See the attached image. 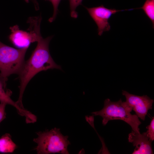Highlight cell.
Instances as JSON below:
<instances>
[{"mask_svg":"<svg viewBox=\"0 0 154 154\" xmlns=\"http://www.w3.org/2000/svg\"><path fill=\"white\" fill-rule=\"evenodd\" d=\"M52 3L54 9L53 13L52 16L50 18L48 21L52 22L55 19L58 11V7L61 0H49Z\"/></svg>","mask_w":154,"mask_h":154,"instance_id":"13","label":"cell"},{"mask_svg":"<svg viewBox=\"0 0 154 154\" xmlns=\"http://www.w3.org/2000/svg\"><path fill=\"white\" fill-rule=\"evenodd\" d=\"M17 146L11 139L10 135L6 133L0 137V152L12 153L17 148Z\"/></svg>","mask_w":154,"mask_h":154,"instance_id":"10","label":"cell"},{"mask_svg":"<svg viewBox=\"0 0 154 154\" xmlns=\"http://www.w3.org/2000/svg\"><path fill=\"white\" fill-rule=\"evenodd\" d=\"M128 141L135 146L133 154H152L153 151L151 146L152 141L149 139L146 132L137 133L133 130L128 135Z\"/></svg>","mask_w":154,"mask_h":154,"instance_id":"8","label":"cell"},{"mask_svg":"<svg viewBox=\"0 0 154 154\" xmlns=\"http://www.w3.org/2000/svg\"><path fill=\"white\" fill-rule=\"evenodd\" d=\"M82 0H69L70 14L71 17L76 18L78 17V14L76 11V8L80 5Z\"/></svg>","mask_w":154,"mask_h":154,"instance_id":"12","label":"cell"},{"mask_svg":"<svg viewBox=\"0 0 154 154\" xmlns=\"http://www.w3.org/2000/svg\"><path fill=\"white\" fill-rule=\"evenodd\" d=\"M135 9H141L143 10L151 21L154 28V0H146L142 7Z\"/></svg>","mask_w":154,"mask_h":154,"instance_id":"11","label":"cell"},{"mask_svg":"<svg viewBox=\"0 0 154 154\" xmlns=\"http://www.w3.org/2000/svg\"><path fill=\"white\" fill-rule=\"evenodd\" d=\"M28 48L16 49L0 41V80L6 86L8 78L13 74H19L25 63Z\"/></svg>","mask_w":154,"mask_h":154,"instance_id":"4","label":"cell"},{"mask_svg":"<svg viewBox=\"0 0 154 154\" xmlns=\"http://www.w3.org/2000/svg\"><path fill=\"white\" fill-rule=\"evenodd\" d=\"M147 130L146 133L150 140L152 142L154 140V118L151 120L150 124L146 127Z\"/></svg>","mask_w":154,"mask_h":154,"instance_id":"14","label":"cell"},{"mask_svg":"<svg viewBox=\"0 0 154 154\" xmlns=\"http://www.w3.org/2000/svg\"><path fill=\"white\" fill-rule=\"evenodd\" d=\"M11 91L6 89V86L0 80V102L7 104L11 105L16 109L18 114L20 116L24 117L26 122L30 123L35 119V116L25 108L20 107L17 103L11 99Z\"/></svg>","mask_w":154,"mask_h":154,"instance_id":"9","label":"cell"},{"mask_svg":"<svg viewBox=\"0 0 154 154\" xmlns=\"http://www.w3.org/2000/svg\"><path fill=\"white\" fill-rule=\"evenodd\" d=\"M52 36L43 38L40 32L38 34L37 46L29 58L25 62L19 73V93L16 102L21 108H24L22 98L25 88L29 81L37 74L50 69L61 70V66L54 61L50 54L49 45Z\"/></svg>","mask_w":154,"mask_h":154,"instance_id":"1","label":"cell"},{"mask_svg":"<svg viewBox=\"0 0 154 154\" xmlns=\"http://www.w3.org/2000/svg\"><path fill=\"white\" fill-rule=\"evenodd\" d=\"M33 141L37 144L34 149L38 154L60 153L68 154V147L70 144L68 136H64L60 129L54 127L49 130L36 133Z\"/></svg>","mask_w":154,"mask_h":154,"instance_id":"3","label":"cell"},{"mask_svg":"<svg viewBox=\"0 0 154 154\" xmlns=\"http://www.w3.org/2000/svg\"><path fill=\"white\" fill-rule=\"evenodd\" d=\"M122 94L125 97L124 103L129 110H133L138 118L144 120L148 110L152 109L154 100L147 95H135L124 90Z\"/></svg>","mask_w":154,"mask_h":154,"instance_id":"5","label":"cell"},{"mask_svg":"<svg viewBox=\"0 0 154 154\" xmlns=\"http://www.w3.org/2000/svg\"><path fill=\"white\" fill-rule=\"evenodd\" d=\"M7 104L5 103L0 102V123L6 117L5 107Z\"/></svg>","mask_w":154,"mask_h":154,"instance_id":"15","label":"cell"},{"mask_svg":"<svg viewBox=\"0 0 154 154\" xmlns=\"http://www.w3.org/2000/svg\"><path fill=\"white\" fill-rule=\"evenodd\" d=\"M11 33L9 36L10 42L15 47L19 48H28L31 43L37 42L38 34L36 31L30 29L27 32L20 29L16 25L11 27Z\"/></svg>","mask_w":154,"mask_h":154,"instance_id":"7","label":"cell"},{"mask_svg":"<svg viewBox=\"0 0 154 154\" xmlns=\"http://www.w3.org/2000/svg\"><path fill=\"white\" fill-rule=\"evenodd\" d=\"M130 112L124 102H122L121 99L117 101L113 102L107 98L104 101V107L102 110L93 112L92 114L93 116L102 117L104 125L111 120H121L129 125L133 131L140 133L139 127L141 123L136 114L132 115Z\"/></svg>","mask_w":154,"mask_h":154,"instance_id":"2","label":"cell"},{"mask_svg":"<svg viewBox=\"0 0 154 154\" xmlns=\"http://www.w3.org/2000/svg\"><path fill=\"white\" fill-rule=\"evenodd\" d=\"M86 8L97 25L99 36H101L104 32L110 30L111 26L108 20L113 15L120 11L131 10V9L118 10L109 9L103 5L91 8L86 7Z\"/></svg>","mask_w":154,"mask_h":154,"instance_id":"6","label":"cell"}]
</instances>
